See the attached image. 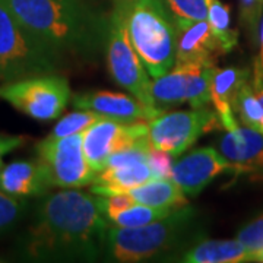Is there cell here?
<instances>
[{"label": "cell", "instance_id": "1", "mask_svg": "<svg viewBox=\"0 0 263 263\" xmlns=\"http://www.w3.org/2000/svg\"><path fill=\"white\" fill-rule=\"evenodd\" d=\"M108 222L98 196L75 189L62 190L37 208L25 249L38 259H94L105 246Z\"/></svg>", "mask_w": 263, "mask_h": 263}, {"label": "cell", "instance_id": "2", "mask_svg": "<svg viewBox=\"0 0 263 263\" xmlns=\"http://www.w3.org/2000/svg\"><path fill=\"white\" fill-rule=\"evenodd\" d=\"M10 12L60 60L94 59L105 44L104 25L78 0H5Z\"/></svg>", "mask_w": 263, "mask_h": 263}, {"label": "cell", "instance_id": "3", "mask_svg": "<svg viewBox=\"0 0 263 263\" xmlns=\"http://www.w3.org/2000/svg\"><path fill=\"white\" fill-rule=\"evenodd\" d=\"M126 13V25L132 46L154 79L170 72L176 65L177 27L160 2H138L120 5Z\"/></svg>", "mask_w": 263, "mask_h": 263}, {"label": "cell", "instance_id": "4", "mask_svg": "<svg viewBox=\"0 0 263 263\" xmlns=\"http://www.w3.org/2000/svg\"><path fill=\"white\" fill-rule=\"evenodd\" d=\"M195 215V208L186 205L146 226H110L105 247L117 262L146 260L177 245L193 224Z\"/></svg>", "mask_w": 263, "mask_h": 263}, {"label": "cell", "instance_id": "5", "mask_svg": "<svg viewBox=\"0 0 263 263\" xmlns=\"http://www.w3.org/2000/svg\"><path fill=\"white\" fill-rule=\"evenodd\" d=\"M60 59L38 41L0 0V82L54 73Z\"/></svg>", "mask_w": 263, "mask_h": 263}, {"label": "cell", "instance_id": "6", "mask_svg": "<svg viewBox=\"0 0 263 263\" xmlns=\"http://www.w3.org/2000/svg\"><path fill=\"white\" fill-rule=\"evenodd\" d=\"M105 56L108 72L117 84L126 88L139 101L157 107L151 92V79L142 60L132 46L126 25V13L120 5H116L108 22L105 38ZM160 108V107H158Z\"/></svg>", "mask_w": 263, "mask_h": 263}, {"label": "cell", "instance_id": "7", "mask_svg": "<svg viewBox=\"0 0 263 263\" xmlns=\"http://www.w3.org/2000/svg\"><path fill=\"white\" fill-rule=\"evenodd\" d=\"M0 98L34 120L48 122L63 113L70 98V88L66 78L54 73L28 76L3 82Z\"/></svg>", "mask_w": 263, "mask_h": 263}, {"label": "cell", "instance_id": "8", "mask_svg": "<svg viewBox=\"0 0 263 263\" xmlns=\"http://www.w3.org/2000/svg\"><path fill=\"white\" fill-rule=\"evenodd\" d=\"M222 127L215 110L206 107L189 111L164 113L149 122L148 142L151 148L179 157L205 133Z\"/></svg>", "mask_w": 263, "mask_h": 263}, {"label": "cell", "instance_id": "9", "mask_svg": "<svg viewBox=\"0 0 263 263\" xmlns=\"http://www.w3.org/2000/svg\"><path fill=\"white\" fill-rule=\"evenodd\" d=\"M35 149L53 187L76 189L94 183L98 173L85 157L82 133L60 139L47 136L38 142Z\"/></svg>", "mask_w": 263, "mask_h": 263}, {"label": "cell", "instance_id": "10", "mask_svg": "<svg viewBox=\"0 0 263 263\" xmlns=\"http://www.w3.org/2000/svg\"><path fill=\"white\" fill-rule=\"evenodd\" d=\"M215 70L216 65L176 63L173 70L151 84L155 105L164 110L181 103H189L192 108L206 107L211 103V82Z\"/></svg>", "mask_w": 263, "mask_h": 263}, {"label": "cell", "instance_id": "11", "mask_svg": "<svg viewBox=\"0 0 263 263\" xmlns=\"http://www.w3.org/2000/svg\"><path fill=\"white\" fill-rule=\"evenodd\" d=\"M148 130L149 122L145 120L119 122L104 117L82 132L85 157L89 165L100 173L111 154L129 148L146 138Z\"/></svg>", "mask_w": 263, "mask_h": 263}, {"label": "cell", "instance_id": "12", "mask_svg": "<svg viewBox=\"0 0 263 263\" xmlns=\"http://www.w3.org/2000/svg\"><path fill=\"white\" fill-rule=\"evenodd\" d=\"M235 176L234 167L218 151L209 146L192 151L173 165L171 180L189 196H197L221 174Z\"/></svg>", "mask_w": 263, "mask_h": 263}, {"label": "cell", "instance_id": "13", "mask_svg": "<svg viewBox=\"0 0 263 263\" xmlns=\"http://www.w3.org/2000/svg\"><path fill=\"white\" fill-rule=\"evenodd\" d=\"M73 105L81 110H91L101 114L105 119H113L119 122H151L161 114L164 108L149 107L139 101L136 97L111 92V91H89L73 97Z\"/></svg>", "mask_w": 263, "mask_h": 263}, {"label": "cell", "instance_id": "14", "mask_svg": "<svg viewBox=\"0 0 263 263\" xmlns=\"http://www.w3.org/2000/svg\"><path fill=\"white\" fill-rule=\"evenodd\" d=\"M219 151L234 167L235 176L263 179V135L250 127L227 130L219 141Z\"/></svg>", "mask_w": 263, "mask_h": 263}, {"label": "cell", "instance_id": "15", "mask_svg": "<svg viewBox=\"0 0 263 263\" xmlns=\"http://www.w3.org/2000/svg\"><path fill=\"white\" fill-rule=\"evenodd\" d=\"M224 54H227L224 46L206 19L177 29L176 63L216 65L218 57Z\"/></svg>", "mask_w": 263, "mask_h": 263}, {"label": "cell", "instance_id": "16", "mask_svg": "<svg viewBox=\"0 0 263 263\" xmlns=\"http://www.w3.org/2000/svg\"><path fill=\"white\" fill-rule=\"evenodd\" d=\"M51 187L46 167L40 160L13 161L0 170V190L10 196H43Z\"/></svg>", "mask_w": 263, "mask_h": 263}, {"label": "cell", "instance_id": "17", "mask_svg": "<svg viewBox=\"0 0 263 263\" xmlns=\"http://www.w3.org/2000/svg\"><path fill=\"white\" fill-rule=\"evenodd\" d=\"M250 79V70L246 67H224L218 69L211 82V103L215 108L221 124L226 130L238 127L234 105L241 86Z\"/></svg>", "mask_w": 263, "mask_h": 263}, {"label": "cell", "instance_id": "18", "mask_svg": "<svg viewBox=\"0 0 263 263\" xmlns=\"http://www.w3.org/2000/svg\"><path fill=\"white\" fill-rule=\"evenodd\" d=\"M151 180H154V176L148 161L129 165L105 167L97 174L91 187V193L104 196L116 192H127Z\"/></svg>", "mask_w": 263, "mask_h": 263}, {"label": "cell", "instance_id": "19", "mask_svg": "<svg viewBox=\"0 0 263 263\" xmlns=\"http://www.w3.org/2000/svg\"><path fill=\"white\" fill-rule=\"evenodd\" d=\"M189 263H240L252 262L250 254L238 240H203L183 256Z\"/></svg>", "mask_w": 263, "mask_h": 263}, {"label": "cell", "instance_id": "20", "mask_svg": "<svg viewBox=\"0 0 263 263\" xmlns=\"http://www.w3.org/2000/svg\"><path fill=\"white\" fill-rule=\"evenodd\" d=\"M127 193L136 200V203L146 206L177 209L187 205L186 193L171 179H154L127 190Z\"/></svg>", "mask_w": 263, "mask_h": 263}, {"label": "cell", "instance_id": "21", "mask_svg": "<svg viewBox=\"0 0 263 263\" xmlns=\"http://www.w3.org/2000/svg\"><path fill=\"white\" fill-rule=\"evenodd\" d=\"M208 18L211 28L214 29L215 35L219 38L224 46L226 53H230L238 43V31L230 27L231 13L230 6L222 3L221 0H206Z\"/></svg>", "mask_w": 263, "mask_h": 263}, {"label": "cell", "instance_id": "22", "mask_svg": "<svg viewBox=\"0 0 263 263\" xmlns=\"http://www.w3.org/2000/svg\"><path fill=\"white\" fill-rule=\"evenodd\" d=\"M234 113L245 126L263 135V105L256 95L250 79L241 86L237 95Z\"/></svg>", "mask_w": 263, "mask_h": 263}, {"label": "cell", "instance_id": "23", "mask_svg": "<svg viewBox=\"0 0 263 263\" xmlns=\"http://www.w3.org/2000/svg\"><path fill=\"white\" fill-rule=\"evenodd\" d=\"M179 209V208H177ZM176 209H164V208H152L135 203L133 206L124 209L122 212H117L108 218V221L117 227H141L151 224L154 221H158L161 218L168 216Z\"/></svg>", "mask_w": 263, "mask_h": 263}, {"label": "cell", "instance_id": "24", "mask_svg": "<svg viewBox=\"0 0 263 263\" xmlns=\"http://www.w3.org/2000/svg\"><path fill=\"white\" fill-rule=\"evenodd\" d=\"M177 29L208 18L206 0H165Z\"/></svg>", "mask_w": 263, "mask_h": 263}, {"label": "cell", "instance_id": "25", "mask_svg": "<svg viewBox=\"0 0 263 263\" xmlns=\"http://www.w3.org/2000/svg\"><path fill=\"white\" fill-rule=\"evenodd\" d=\"M101 119H104L101 114L91 111V110L75 111V113L67 114L63 119H60L54 126L53 132L48 136L54 138V139H60V138L70 136V135H75V133H82L89 126H92L94 123L101 120Z\"/></svg>", "mask_w": 263, "mask_h": 263}, {"label": "cell", "instance_id": "26", "mask_svg": "<svg viewBox=\"0 0 263 263\" xmlns=\"http://www.w3.org/2000/svg\"><path fill=\"white\" fill-rule=\"evenodd\" d=\"M237 240L247 249L252 262H263V215L243 227Z\"/></svg>", "mask_w": 263, "mask_h": 263}, {"label": "cell", "instance_id": "27", "mask_svg": "<svg viewBox=\"0 0 263 263\" xmlns=\"http://www.w3.org/2000/svg\"><path fill=\"white\" fill-rule=\"evenodd\" d=\"M27 211V203L21 197L10 196L0 190V235L8 233L18 224Z\"/></svg>", "mask_w": 263, "mask_h": 263}, {"label": "cell", "instance_id": "28", "mask_svg": "<svg viewBox=\"0 0 263 263\" xmlns=\"http://www.w3.org/2000/svg\"><path fill=\"white\" fill-rule=\"evenodd\" d=\"M173 155L161 149L151 148L148 154V164L154 179H171L173 171Z\"/></svg>", "mask_w": 263, "mask_h": 263}, {"label": "cell", "instance_id": "29", "mask_svg": "<svg viewBox=\"0 0 263 263\" xmlns=\"http://www.w3.org/2000/svg\"><path fill=\"white\" fill-rule=\"evenodd\" d=\"M263 0H240V15L241 22L252 31V34L257 32V27H260Z\"/></svg>", "mask_w": 263, "mask_h": 263}, {"label": "cell", "instance_id": "30", "mask_svg": "<svg viewBox=\"0 0 263 263\" xmlns=\"http://www.w3.org/2000/svg\"><path fill=\"white\" fill-rule=\"evenodd\" d=\"M259 53L254 59L253 66V84L254 91L262 89L263 88V18L260 21V27H259Z\"/></svg>", "mask_w": 263, "mask_h": 263}, {"label": "cell", "instance_id": "31", "mask_svg": "<svg viewBox=\"0 0 263 263\" xmlns=\"http://www.w3.org/2000/svg\"><path fill=\"white\" fill-rule=\"evenodd\" d=\"M27 141L28 138L22 135H0V170H2L3 155L21 148L22 145H25Z\"/></svg>", "mask_w": 263, "mask_h": 263}, {"label": "cell", "instance_id": "32", "mask_svg": "<svg viewBox=\"0 0 263 263\" xmlns=\"http://www.w3.org/2000/svg\"><path fill=\"white\" fill-rule=\"evenodd\" d=\"M114 2H116V5H132V3H138V2H160V3H165V0H114Z\"/></svg>", "mask_w": 263, "mask_h": 263}, {"label": "cell", "instance_id": "33", "mask_svg": "<svg viewBox=\"0 0 263 263\" xmlns=\"http://www.w3.org/2000/svg\"><path fill=\"white\" fill-rule=\"evenodd\" d=\"M256 95H257L259 101H260V103H262V105H263V88H262V89H257V91H256Z\"/></svg>", "mask_w": 263, "mask_h": 263}, {"label": "cell", "instance_id": "34", "mask_svg": "<svg viewBox=\"0 0 263 263\" xmlns=\"http://www.w3.org/2000/svg\"><path fill=\"white\" fill-rule=\"evenodd\" d=\"M0 262H2V259H0Z\"/></svg>", "mask_w": 263, "mask_h": 263}]
</instances>
